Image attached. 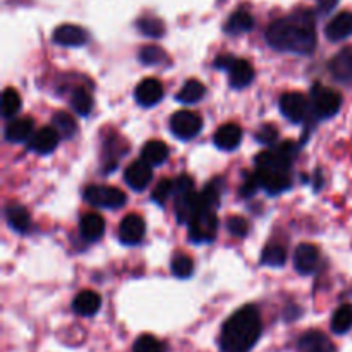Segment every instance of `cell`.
Returning <instances> with one entry per match:
<instances>
[{"label": "cell", "instance_id": "obj_33", "mask_svg": "<svg viewBox=\"0 0 352 352\" xmlns=\"http://www.w3.org/2000/svg\"><path fill=\"white\" fill-rule=\"evenodd\" d=\"M21 109V96L17 95L16 89L7 88L2 95V116L6 119L16 116Z\"/></svg>", "mask_w": 352, "mask_h": 352}, {"label": "cell", "instance_id": "obj_6", "mask_svg": "<svg viewBox=\"0 0 352 352\" xmlns=\"http://www.w3.org/2000/svg\"><path fill=\"white\" fill-rule=\"evenodd\" d=\"M85 199L89 205L100 208H120L126 205L127 196L120 189L110 186H88L85 191Z\"/></svg>", "mask_w": 352, "mask_h": 352}, {"label": "cell", "instance_id": "obj_32", "mask_svg": "<svg viewBox=\"0 0 352 352\" xmlns=\"http://www.w3.org/2000/svg\"><path fill=\"white\" fill-rule=\"evenodd\" d=\"M71 105L79 116H88L93 109V98L85 88H76L71 95Z\"/></svg>", "mask_w": 352, "mask_h": 352}, {"label": "cell", "instance_id": "obj_24", "mask_svg": "<svg viewBox=\"0 0 352 352\" xmlns=\"http://www.w3.org/2000/svg\"><path fill=\"white\" fill-rule=\"evenodd\" d=\"M168 158V146L164 141H148L141 150V160L150 164L151 167L162 165Z\"/></svg>", "mask_w": 352, "mask_h": 352}, {"label": "cell", "instance_id": "obj_42", "mask_svg": "<svg viewBox=\"0 0 352 352\" xmlns=\"http://www.w3.org/2000/svg\"><path fill=\"white\" fill-rule=\"evenodd\" d=\"M234 62H236V58H234L232 55H219V57L215 58V67L230 71V67L234 65Z\"/></svg>", "mask_w": 352, "mask_h": 352}, {"label": "cell", "instance_id": "obj_40", "mask_svg": "<svg viewBox=\"0 0 352 352\" xmlns=\"http://www.w3.org/2000/svg\"><path fill=\"white\" fill-rule=\"evenodd\" d=\"M277 138H278V131L277 127L272 126V124H265V126H261L256 133V140L263 144H272Z\"/></svg>", "mask_w": 352, "mask_h": 352}, {"label": "cell", "instance_id": "obj_36", "mask_svg": "<svg viewBox=\"0 0 352 352\" xmlns=\"http://www.w3.org/2000/svg\"><path fill=\"white\" fill-rule=\"evenodd\" d=\"M195 270V265H192L191 258H188L186 254H179L172 260V274L179 278H189Z\"/></svg>", "mask_w": 352, "mask_h": 352}, {"label": "cell", "instance_id": "obj_14", "mask_svg": "<svg viewBox=\"0 0 352 352\" xmlns=\"http://www.w3.org/2000/svg\"><path fill=\"white\" fill-rule=\"evenodd\" d=\"M58 140H60V134L57 133L54 126L52 127H41L40 131L33 134L30 138V150L34 151L38 155H48L57 148Z\"/></svg>", "mask_w": 352, "mask_h": 352}, {"label": "cell", "instance_id": "obj_11", "mask_svg": "<svg viewBox=\"0 0 352 352\" xmlns=\"http://www.w3.org/2000/svg\"><path fill=\"white\" fill-rule=\"evenodd\" d=\"M134 98L140 105L143 107H153L164 98V86L158 79L146 78L136 86L134 89Z\"/></svg>", "mask_w": 352, "mask_h": 352}, {"label": "cell", "instance_id": "obj_13", "mask_svg": "<svg viewBox=\"0 0 352 352\" xmlns=\"http://www.w3.org/2000/svg\"><path fill=\"white\" fill-rule=\"evenodd\" d=\"M124 177H126L129 188H133L134 191H143L153 179V170H151V165L146 164L144 160H136L126 168Z\"/></svg>", "mask_w": 352, "mask_h": 352}, {"label": "cell", "instance_id": "obj_4", "mask_svg": "<svg viewBox=\"0 0 352 352\" xmlns=\"http://www.w3.org/2000/svg\"><path fill=\"white\" fill-rule=\"evenodd\" d=\"M217 229L219 222H217L215 210L199 208L189 222V239L198 244L212 243L217 237Z\"/></svg>", "mask_w": 352, "mask_h": 352}, {"label": "cell", "instance_id": "obj_34", "mask_svg": "<svg viewBox=\"0 0 352 352\" xmlns=\"http://www.w3.org/2000/svg\"><path fill=\"white\" fill-rule=\"evenodd\" d=\"M138 28H140L141 33L146 34V36L150 38H160L162 34L165 33L164 23H162L158 17H151V16L141 17V19L138 21Z\"/></svg>", "mask_w": 352, "mask_h": 352}, {"label": "cell", "instance_id": "obj_21", "mask_svg": "<svg viewBox=\"0 0 352 352\" xmlns=\"http://www.w3.org/2000/svg\"><path fill=\"white\" fill-rule=\"evenodd\" d=\"M102 306V298L93 291H82L72 301V309L81 316H93Z\"/></svg>", "mask_w": 352, "mask_h": 352}, {"label": "cell", "instance_id": "obj_39", "mask_svg": "<svg viewBox=\"0 0 352 352\" xmlns=\"http://www.w3.org/2000/svg\"><path fill=\"white\" fill-rule=\"evenodd\" d=\"M227 230H229L230 234H234V236L244 237L250 232V222H248L244 217H230V219L227 220Z\"/></svg>", "mask_w": 352, "mask_h": 352}, {"label": "cell", "instance_id": "obj_41", "mask_svg": "<svg viewBox=\"0 0 352 352\" xmlns=\"http://www.w3.org/2000/svg\"><path fill=\"white\" fill-rule=\"evenodd\" d=\"M258 188H260V181H258L256 174L248 175V179L244 181V184L241 186V196H244V198H250V196H253L254 192L258 191Z\"/></svg>", "mask_w": 352, "mask_h": 352}, {"label": "cell", "instance_id": "obj_17", "mask_svg": "<svg viewBox=\"0 0 352 352\" xmlns=\"http://www.w3.org/2000/svg\"><path fill=\"white\" fill-rule=\"evenodd\" d=\"M298 349L299 352H336V346L325 333L311 330L299 339Z\"/></svg>", "mask_w": 352, "mask_h": 352}, {"label": "cell", "instance_id": "obj_31", "mask_svg": "<svg viewBox=\"0 0 352 352\" xmlns=\"http://www.w3.org/2000/svg\"><path fill=\"white\" fill-rule=\"evenodd\" d=\"M52 124L57 129V133L60 134V138H72L74 136L76 129V120L69 116L67 112H57L54 117H52Z\"/></svg>", "mask_w": 352, "mask_h": 352}, {"label": "cell", "instance_id": "obj_27", "mask_svg": "<svg viewBox=\"0 0 352 352\" xmlns=\"http://www.w3.org/2000/svg\"><path fill=\"white\" fill-rule=\"evenodd\" d=\"M205 93L206 88L201 81H198V79H189L188 82H184L181 91L177 93V100L186 103V105H191V103L199 102L205 96Z\"/></svg>", "mask_w": 352, "mask_h": 352}, {"label": "cell", "instance_id": "obj_30", "mask_svg": "<svg viewBox=\"0 0 352 352\" xmlns=\"http://www.w3.org/2000/svg\"><path fill=\"white\" fill-rule=\"evenodd\" d=\"M105 155H103V164H107V167H105V170L109 172V170H113V168H116V165H117V160H119V157H122L124 153H126V148H124L122 150V141L120 140H109V143L105 144Z\"/></svg>", "mask_w": 352, "mask_h": 352}, {"label": "cell", "instance_id": "obj_20", "mask_svg": "<svg viewBox=\"0 0 352 352\" xmlns=\"http://www.w3.org/2000/svg\"><path fill=\"white\" fill-rule=\"evenodd\" d=\"M34 122L30 117H23V119L10 120L6 127V140L12 141V143H23L33 136Z\"/></svg>", "mask_w": 352, "mask_h": 352}, {"label": "cell", "instance_id": "obj_12", "mask_svg": "<svg viewBox=\"0 0 352 352\" xmlns=\"http://www.w3.org/2000/svg\"><path fill=\"white\" fill-rule=\"evenodd\" d=\"M52 38H54V43L60 47H82L88 41V33L76 24H62L55 28Z\"/></svg>", "mask_w": 352, "mask_h": 352}, {"label": "cell", "instance_id": "obj_43", "mask_svg": "<svg viewBox=\"0 0 352 352\" xmlns=\"http://www.w3.org/2000/svg\"><path fill=\"white\" fill-rule=\"evenodd\" d=\"M316 3H318L322 12H330L339 3V0H316Z\"/></svg>", "mask_w": 352, "mask_h": 352}, {"label": "cell", "instance_id": "obj_3", "mask_svg": "<svg viewBox=\"0 0 352 352\" xmlns=\"http://www.w3.org/2000/svg\"><path fill=\"white\" fill-rule=\"evenodd\" d=\"M175 215L179 223H189L199 210V195L195 192V181L189 175H181L174 182Z\"/></svg>", "mask_w": 352, "mask_h": 352}, {"label": "cell", "instance_id": "obj_22", "mask_svg": "<svg viewBox=\"0 0 352 352\" xmlns=\"http://www.w3.org/2000/svg\"><path fill=\"white\" fill-rule=\"evenodd\" d=\"M230 86L236 89H243L246 86L251 85V81L254 79V69L253 65L248 60L243 58H237L234 62V65L230 67Z\"/></svg>", "mask_w": 352, "mask_h": 352}, {"label": "cell", "instance_id": "obj_35", "mask_svg": "<svg viewBox=\"0 0 352 352\" xmlns=\"http://www.w3.org/2000/svg\"><path fill=\"white\" fill-rule=\"evenodd\" d=\"M140 60L143 62L144 65H158V64H164V62L167 60V54H165L160 47L148 45V47L141 48Z\"/></svg>", "mask_w": 352, "mask_h": 352}, {"label": "cell", "instance_id": "obj_23", "mask_svg": "<svg viewBox=\"0 0 352 352\" xmlns=\"http://www.w3.org/2000/svg\"><path fill=\"white\" fill-rule=\"evenodd\" d=\"M79 230H81V236L89 243L98 241L105 232V220L98 213H86L79 222Z\"/></svg>", "mask_w": 352, "mask_h": 352}, {"label": "cell", "instance_id": "obj_10", "mask_svg": "<svg viewBox=\"0 0 352 352\" xmlns=\"http://www.w3.org/2000/svg\"><path fill=\"white\" fill-rule=\"evenodd\" d=\"M144 230H146V226H144V220L140 215L131 213V215L124 217L119 226L120 243L127 244V246H134V244L141 243L144 237Z\"/></svg>", "mask_w": 352, "mask_h": 352}, {"label": "cell", "instance_id": "obj_18", "mask_svg": "<svg viewBox=\"0 0 352 352\" xmlns=\"http://www.w3.org/2000/svg\"><path fill=\"white\" fill-rule=\"evenodd\" d=\"M325 34L330 41H342L352 34V12H340L327 24Z\"/></svg>", "mask_w": 352, "mask_h": 352}, {"label": "cell", "instance_id": "obj_16", "mask_svg": "<svg viewBox=\"0 0 352 352\" xmlns=\"http://www.w3.org/2000/svg\"><path fill=\"white\" fill-rule=\"evenodd\" d=\"M320 261V251L316 250V246L306 243L296 250L294 253V267L299 274L309 275L315 272V268L318 267Z\"/></svg>", "mask_w": 352, "mask_h": 352}, {"label": "cell", "instance_id": "obj_29", "mask_svg": "<svg viewBox=\"0 0 352 352\" xmlns=\"http://www.w3.org/2000/svg\"><path fill=\"white\" fill-rule=\"evenodd\" d=\"M287 261V253L278 244H268L261 253V263L267 267H282Z\"/></svg>", "mask_w": 352, "mask_h": 352}, {"label": "cell", "instance_id": "obj_2", "mask_svg": "<svg viewBox=\"0 0 352 352\" xmlns=\"http://www.w3.org/2000/svg\"><path fill=\"white\" fill-rule=\"evenodd\" d=\"M261 336V318L254 306L234 313L220 333L222 352H250Z\"/></svg>", "mask_w": 352, "mask_h": 352}, {"label": "cell", "instance_id": "obj_28", "mask_svg": "<svg viewBox=\"0 0 352 352\" xmlns=\"http://www.w3.org/2000/svg\"><path fill=\"white\" fill-rule=\"evenodd\" d=\"M352 329V305H342L332 316V330L337 336L347 333Z\"/></svg>", "mask_w": 352, "mask_h": 352}, {"label": "cell", "instance_id": "obj_37", "mask_svg": "<svg viewBox=\"0 0 352 352\" xmlns=\"http://www.w3.org/2000/svg\"><path fill=\"white\" fill-rule=\"evenodd\" d=\"M133 351L134 352H165L164 344H162L158 339H155L153 336L138 337V340L134 342Z\"/></svg>", "mask_w": 352, "mask_h": 352}, {"label": "cell", "instance_id": "obj_26", "mask_svg": "<svg viewBox=\"0 0 352 352\" xmlns=\"http://www.w3.org/2000/svg\"><path fill=\"white\" fill-rule=\"evenodd\" d=\"M6 217L9 226L12 227L14 230H17V232H28V230H30L31 227L30 213H28L26 208H23V206L19 205L7 206Z\"/></svg>", "mask_w": 352, "mask_h": 352}, {"label": "cell", "instance_id": "obj_9", "mask_svg": "<svg viewBox=\"0 0 352 352\" xmlns=\"http://www.w3.org/2000/svg\"><path fill=\"white\" fill-rule=\"evenodd\" d=\"M309 102L302 93H285L280 98V112L285 119L299 124L308 116Z\"/></svg>", "mask_w": 352, "mask_h": 352}, {"label": "cell", "instance_id": "obj_8", "mask_svg": "<svg viewBox=\"0 0 352 352\" xmlns=\"http://www.w3.org/2000/svg\"><path fill=\"white\" fill-rule=\"evenodd\" d=\"M256 177L260 181V186L270 195H278L291 188L292 181L289 170L285 168L275 167H256Z\"/></svg>", "mask_w": 352, "mask_h": 352}, {"label": "cell", "instance_id": "obj_7", "mask_svg": "<svg viewBox=\"0 0 352 352\" xmlns=\"http://www.w3.org/2000/svg\"><path fill=\"white\" fill-rule=\"evenodd\" d=\"M201 127V117H199L198 113L191 112V110L175 112L170 119V131L175 138H179V140H192L195 136H198Z\"/></svg>", "mask_w": 352, "mask_h": 352}, {"label": "cell", "instance_id": "obj_1", "mask_svg": "<svg viewBox=\"0 0 352 352\" xmlns=\"http://www.w3.org/2000/svg\"><path fill=\"white\" fill-rule=\"evenodd\" d=\"M267 41L278 52L309 55L316 48L315 16L311 10L298 9L274 21L267 30Z\"/></svg>", "mask_w": 352, "mask_h": 352}, {"label": "cell", "instance_id": "obj_25", "mask_svg": "<svg viewBox=\"0 0 352 352\" xmlns=\"http://www.w3.org/2000/svg\"><path fill=\"white\" fill-rule=\"evenodd\" d=\"M254 19L248 10H237L232 16L229 17V21L226 23V33L229 34H243L248 31L253 30Z\"/></svg>", "mask_w": 352, "mask_h": 352}, {"label": "cell", "instance_id": "obj_5", "mask_svg": "<svg viewBox=\"0 0 352 352\" xmlns=\"http://www.w3.org/2000/svg\"><path fill=\"white\" fill-rule=\"evenodd\" d=\"M342 105V98L333 89L325 88L322 85L313 86L311 89V107L313 112L320 117V119H330L336 116Z\"/></svg>", "mask_w": 352, "mask_h": 352}, {"label": "cell", "instance_id": "obj_15", "mask_svg": "<svg viewBox=\"0 0 352 352\" xmlns=\"http://www.w3.org/2000/svg\"><path fill=\"white\" fill-rule=\"evenodd\" d=\"M329 71L339 82L352 81V47H344L329 62Z\"/></svg>", "mask_w": 352, "mask_h": 352}, {"label": "cell", "instance_id": "obj_19", "mask_svg": "<svg viewBox=\"0 0 352 352\" xmlns=\"http://www.w3.org/2000/svg\"><path fill=\"white\" fill-rule=\"evenodd\" d=\"M241 140H243V131H241V127L237 124H226L213 136L215 146L226 151L236 150L241 144Z\"/></svg>", "mask_w": 352, "mask_h": 352}, {"label": "cell", "instance_id": "obj_38", "mask_svg": "<svg viewBox=\"0 0 352 352\" xmlns=\"http://www.w3.org/2000/svg\"><path fill=\"white\" fill-rule=\"evenodd\" d=\"M172 192H174V182L168 181V179H164V181H160L157 184L151 198H153V201L157 203V205H165Z\"/></svg>", "mask_w": 352, "mask_h": 352}]
</instances>
